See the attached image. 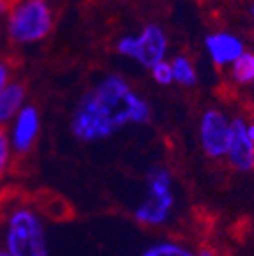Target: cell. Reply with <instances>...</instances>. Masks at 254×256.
<instances>
[{"label": "cell", "instance_id": "obj_13", "mask_svg": "<svg viewBox=\"0 0 254 256\" xmlns=\"http://www.w3.org/2000/svg\"><path fill=\"white\" fill-rule=\"evenodd\" d=\"M140 256H198V252L182 242L164 240V242H156L151 248H148Z\"/></svg>", "mask_w": 254, "mask_h": 256}, {"label": "cell", "instance_id": "obj_23", "mask_svg": "<svg viewBox=\"0 0 254 256\" xmlns=\"http://www.w3.org/2000/svg\"><path fill=\"white\" fill-rule=\"evenodd\" d=\"M252 86H254V82H252Z\"/></svg>", "mask_w": 254, "mask_h": 256}, {"label": "cell", "instance_id": "obj_12", "mask_svg": "<svg viewBox=\"0 0 254 256\" xmlns=\"http://www.w3.org/2000/svg\"><path fill=\"white\" fill-rule=\"evenodd\" d=\"M230 78L236 86H249L254 82V52H246L238 56L230 66Z\"/></svg>", "mask_w": 254, "mask_h": 256}, {"label": "cell", "instance_id": "obj_11", "mask_svg": "<svg viewBox=\"0 0 254 256\" xmlns=\"http://www.w3.org/2000/svg\"><path fill=\"white\" fill-rule=\"evenodd\" d=\"M171 68L174 84L182 86V88H192L198 84V70L188 56H183V54L174 56L171 59Z\"/></svg>", "mask_w": 254, "mask_h": 256}, {"label": "cell", "instance_id": "obj_14", "mask_svg": "<svg viewBox=\"0 0 254 256\" xmlns=\"http://www.w3.org/2000/svg\"><path fill=\"white\" fill-rule=\"evenodd\" d=\"M12 160H14V150L9 140L8 128L0 126V182L9 174L12 168Z\"/></svg>", "mask_w": 254, "mask_h": 256}, {"label": "cell", "instance_id": "obj_3", "mask_svg": "<svg viewBox=\"0 0 254 256\" xmlns=\"http://www.w3.org/2000/svg\"><path fill=\"white\" fill-rule=\"evenodd\" d=\"M54 9L50 2L14 0L6 14V32L16 44H34L50 36L54 30Z\"/></svg>", "mask_w": 254, "mask_h": 256}, {"label": "cell", "instance_id": "obj_7", "mask_svg": "<svg viewBox=\"0 0 254 256\" xmlns=\"http://www.w3.org/2000/svg\"><path fill=\"white\" fill-rule=\"evenodd\" d=\"M8 134L14 155H27L34 150L41 134V114L34 105L25 104L8 124Z\"/></svg>", "mask_w": 254, "mask_h": 256}, {"label": "cell", "instance_id": "obj_20", "mask_svg": "<svg viewBox=\"0 0 254 256\" xmlns=\"http://www.w3.org/2000/svg\"><path fill=\"white\" fill-rule=\"evenodd\" d=\"M250 20H252V32H254V2L250 6Z\"/></svg>", "mask_w": 254, "mask_h": 256}, {"label": "cell", "instance_id": "obj_2", "mask_svg": "<svg viewBox=\"0 0 254 256\" xmlns=\"http://www.w3.org/2000/svg\"><path fill=\"white\" fill-rule=\"evenodd\" d=\"M2 249L11 256H48L46 228L30 204H16L6 214Z\"/></svg>", "mask_w": 254, "mask_h": 256}, {"label": "cell", "instance_id": "obj_10", "mask_svg": "<svg viewBox=\"0 0 254 256\" xmlns=\"http://www.w3.org/2000/svg\"><path fill=\"white\" fill-rule=\"evenodd\" d=\"M27 102V89L22 82L11 80L0 91V126H8Z\"/></svg>", "mask_w": 254, "mask_h": 256}, {"label": "cell", "instance_id": "obj_5", "mask_svg": "<svg viewBox=\"0 0 254 256\" xmlns=\"http://www.w3.org/2000/svg\"><path fill=\"white\" fill-rule=\"evenodd\" d=\"M116 50L123 57L150 70L153 64L167 59L169 38L160 25L148 24L139 32L120 38L116 43Z\"/></svg>", "mask_w": 254, "mask_h": 256}, {"label": "cell", "instance_id": "obj_21", "mask_svg": "<svg viewBox=\"0 0 254 256\" xmlns=\"http://www.w3.org/2000/svg\"><path fill=\"white\" fill-rule=\"evenodd\" d=\"M0 256H11V254H9V252H8V251H4V249L0 248Z\"/></svg>", "mask_w": 254, "mask_h": 256}, {"label": "cell", "instance_id": "obj_15", "mask_svg": "<svg viewBox=\"0 0 254 256\" xmlns=\"http://www.w3.org/2000/svg\"><path fill=\"white\" fill-rule=\"evenodd\" d=\"M150 75H151V78L155 80L156 84H160V86L174 84V80H172L171 60L169 59H164V60H160V62L153 64V66L150 68Z\"/></svg>", "mask_w": 254, "mask_h": 256}, {"label": "cell", "instance_id": "obj_4", "mask_svg": "<svg viewBox=\"0 0 254 256\" xmlns=\"http://www.w3.org/2000/svg\"><path fill=\"white\" fill-rule=\"evenodd\" d=\"M146 198L134 210V219L146 228H160L171 220L174 212V180L172 172L164 166L148 172Z\"/></svg>", "mask_w": 254, "mask_h": 256}, {"label": "cell", "instance_id": "obj_16", "mask_svg": "<svg viewBox=\"0 0 254 256\" xmlns=\"http://www.w3.org/2000/svg\"><path fill=\"white\" fill-rule=\"evenodd\" d=\"M11 82V68L6 60L0 59V91Z\"/></svg>", "mask_w": 254, "mask_h": 256}, {"label": "cell", "instance_id": "obj_1", "mask_svg": "<svg viewBox=\"0 0 254 256\" xmlns=\"http://www.w3.org/2000/svg\"><path fill=\"white\" fill-rule=\"evenodd\" d=\"M151 120V107L124 76L107 75L80 96L72 114L70 130L80 142H98L121 128L144 124Z\"/></svg>", "mask_w": 254, "mask_h": 256}, {"label": "cell", "instance_id": "obj_19", "mask_svg": "<svg viewBox=\"0 0 254 256\" xmlns=\"http://www.w3.org/2000/svg\"><path fill=\"white\" fill-rule=\"evenodd\" d=\"M247 134L254 142V120H247Z\"/></svg>", "mask_w": 254, "mask_h": 256}, {"label": "cell", "instance_id": "obj_9", "mask_svg": "<svg viewBox=\"0 0 254 256\" xmlns=\"http://www.w3.org/2000/svg\"><path fill=\"white\" fill-rule=\"evenodd\" d=\"M204 50L217 68H230L231 62L247 48L236 34L230 30H215L204 38Z\"/></svg>", "mask_w": 254, "mask_h": 256}, {"label": "cell", "instance_id": "obj_22", "mask_svg": "<svg viewBox=\"0 0 254 256\" xmlns=\"http://www.w3.org/2000/svg\"><path fill=\"white\" fill-rule=\"evenodd\" d=\"M41 2H52V0H41Z\"/></svg>", "mask_w": 254, "mask_h": 256}, {"label": "cell", "instance_id": "obj_8", "mask_svg": "<svg viewBox=\"0 0 254 256\" xmlns=\"http://www.w3.org/2000/svg\"><path fill=\"white\" fill-rule=\"evenodd\" d=\"M224 160L236 172L254 171V142L247 134V118H231V134Z\"/></svg>", "mask_w": 254, "mask_h": 256}, {"label": "cell", "instance_id": "obj_18", "mask_svg": "<svg viewBox=\"0 0 254 256\" xmlns=\"http://www.w3.org/2000/svg\"><path fill=\"white\" fill-rule=\"evenodd\" d=\"M196 252H198V256H217V252L212 248H199V251Z\"/></svg>", "mask_w": 254, "mask_h": 256}, {"label": "cell", "instance_id": "obj_6", "mask_svg": "<svg viewBox=\"0 0 254 256\" xmlns=\"http://www.w3.org/2000/svg\"><path fill=\"white\" fill-rule=\"evenodd\" d=\"M231 118L222 108L210 107L199 116L198 137L202 153L212 160H222L228 152Z\"/></svg>", "mask_w": 254, "mask_h": 256}, {"label": "cell", "instance_id": "obj_17", "mask_svg": "<svg viewBox=\"0 0 254 256\" xmlns=\"http://www.w3.org/2000/svg\"><path fill=\"white\" fill-rule=\"evenodd\" d=\"M12 2L11 0H0V16H6L11 9Z\"/></svg>", "mask_w": 254, "mask_h": 256}]
</instances>
